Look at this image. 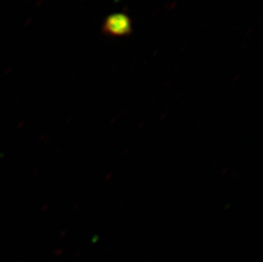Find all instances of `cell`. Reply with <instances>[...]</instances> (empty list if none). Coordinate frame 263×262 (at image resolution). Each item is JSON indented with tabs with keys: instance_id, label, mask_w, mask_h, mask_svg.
<instances>
[{
	"instance_id": "obj_1",
	"label": "cell",
	"mask_w": 263,
	"mask_h": 262,
	"mask_svg": "<svg viewBox=\"0 0 263 262\" xmlns=\"http://www.w3.org/2000/svg\"><path fill=\"white\" fill-rule=\"evenodd\" d=\"M132 19L124 13L107 15L102 24V32L108 37H127L132 34Z\"/></svg>"
}]
</instances>
